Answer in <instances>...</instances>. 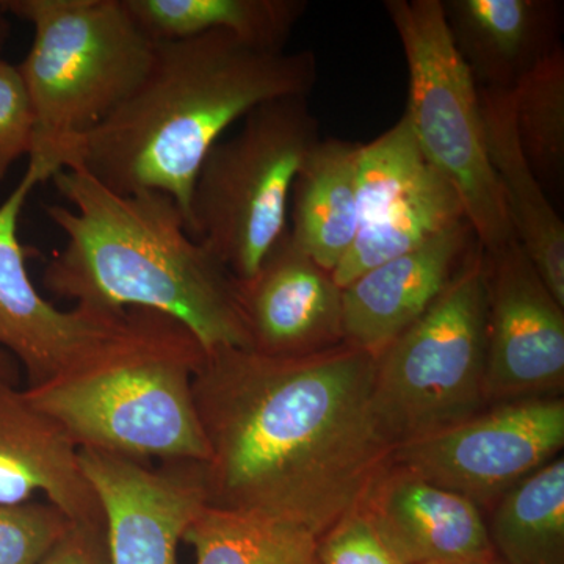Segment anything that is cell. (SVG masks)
<instances>
[{
  "label": "cell",
  "mask_w": 564,
  "mask_h": 564,
  "mask_svg": "<svg viewBox=\"0 0 564 564\" xmlns=\"http://www.w3.org/2000/svg\"><path fill=\"white\" fill-rule=\"evenodd\" d=\"M52 181L69 204L44 207L66 239L44 269L52 295L99 313L158 311L184 323L204 350H250L239 280L193 239L172 196L118 193L77 169Z\"/></svg>",
  "instance_id": "3957f363"
},
{
  "label": "cell",
  "mask_w": 564,
  "mask_h": 564,
  "mask_svg": "<svg viewBox=\"0 0 564 564\" xmlns=\"http://www.w3.org/2000/svg\"><path fill=\"white\" fill-rule=\"evenodd\" d=\"M377 358L348 344L302 356L204 350L193 377L212 507L303 527L317 540L361 508L392 462L373 406Z\"/></svg>",
  "instance_id": "6da1fadb"
},
{
  "label": "cell",
  "mask_w": 564,
  "mask_h": 564,
  "mask_svg": "<svg viewBox=\"0 0 564 564\" xmlns=\"http://www.w3.org/2000/svg\"><path fill=\"white\" fill-rule=\"evenodd\" d=\"M20 369L18 362L9 355V352L0 350V378L17 386L20 381Z\"/></svg>",
  "instance_id": "f1b7e54d"
},
{
  "label": "cell",
  "mask_w": 564,
  "mask_h": 564,
  "mask_svg": "<svg viewBox=\"0 0 564 564\" xmlns=\"http://www.w3.org/2000/svg\"><path fill=\"white\" fill-rule=\"evenodd\" d=\"M486 150L516 240L564 306V223L530 169L514 128L511 90L478 87Z\"/></svg>",
  "instance_id": "ac0fdd59"
},
{
  "label": "cell",
  "mask_w": 564,
  "mask_h": 564,
  "mask_svg": "<svg viewBox=\"0 0 564 564\" xmlns=\"http://www.w3.org/2000/svg\"><path fill=\"white\" fill-rule=\"evenodd\" d=\"M440 564H505L502 560L497 558V555L492 556H484V558H473V560H459V562H448V563H440Z\"/></svg>",
  "instance_id": "4dcf8cb0"
},
{
  "label": "cell",
  "mask_w": 564,
  "mask_h": 564,
  "mask_svg": "<svg viewBox=\"0 0 564 564\" xmlns=\"http://www.w3.org/2000/svg\"><path fill=\"white\" fill-rule=\"evenodd\" d=\"M39 492L74 524L104 527L79 447L24 391L0 378V505L32 502Z\"/></svg>",
  "instance_id": "2e32d148"
},
{
  "label": "cell",
  "mask_w": 564,
  "mask_h": 564,
  "mask_svg": "<svg viewBox=\"0 0 564 564\" xmlns=\"http://www.w3.org/2000/svg\"><path fill=\"white\" fill-rule=\"evenodd\" d=\"M0 11L33 28L31 51L18 68L35 115L29 165L46 182L61 172L69 144L139 88L155 41L124 0H0Z\"/></svg>",
  "instance_id": "5b68a950"
},
{
  "label": "cell",
  "mask_w": 564,
  "mask_h": 564,
  "mask_svg": "<svg viewBox=\"0 0 564 564\" xmlns=\"http://www.w3.org/2000/svg\"><path fill=\"white\" fill-rule=\"evenodd\" d=\"M40 564H110L106 529L73 524Z\"/></svg>",
  "instance_id": "83f0119b"
},
{
  "label": "cell",
  "mask_w": 564,
  "mask_h": 564,
  "mask_svg": "<svg viewBox=\"0 0 564 564\" xmlns=\"http://www.w3.org/2000/svg\"><path fill=\"white\" fill-rule=\"evenodd\" d=\"M102 508L110 564H180L177 551L207 502L203 463H148L79 448Z\"/></svg>",
  "instance_id": "8fae6325"
},
{
  "label": "cell",
  "mask_w": 564,
  "mask_h": 564,
  "mask_svg": "<svg viewBox=\"0 0 564 564\" xmlns=\"http://www.w3.org/2000/svg\"><path fill=\"white\" fill-rule=\"evenodd\" d=\"M463 204L443 174L434 173L417 191L359 228L350 250L333 272L340 289L381 263L422 247L458 223Z\"/></svg>",
  "instance_id": "44dd1931"
},
{
  "label": "cell",
  "mask_w": 564,
  "mask_h": 564,
  "mask_svg": "<svg viewBox=\"0 0 564 564\" xmlns=\"http://www.w3.org/2000/svg\"><path fill=\"white\" fill-rule=\"evenodd\" d=\"M73 524L51 503L0 505V564H40Z\"/></svg>",
  "instance_id": "d4e9b609"
},
{
  "label": "cell",
  "mask_w": 564,
  "mask_h": 564,
  "mask_svg": "<svg viewBox=\"0 0 564 564\" xmlns=\"http://www.w3.org/2000/svg\"><path fill=\"white\" fill-rule=\"evenodd\" d=\"M35 115L18 66L0 58V181L22 158H31Z\"/></svg>",
  "instance_id": "484cf974"
},
{
  "label": "cell",
  "mask_w": 564,
  "mask_h": 564,
  "mask_svg": "<svg viewBox=\"0 0 564 564\" xmlns=\"http://www.w3.org/2000/svg\"><path fill=\"white\" fill-rule=\"evenodd\" d=\"M184 543L196 564H318V540L303 527L251 511L207 505Z\"/></svg>",
  "instance_id": "603a6c76"
},
{
  "label": "cell",
  "mask_w": 564,
  "mask_h": 564,
  "mask_svg": "<svg viewBox=\"0 0 564 564\" xmlns=\"http://www.w3.org/2000/svg\"><path fill=\"white\" fill-rule=\"evenodd\" d=\"M477 239L462 221L343 289L344 343L378 358L443 293Z\"/></svg>",
  "instance_id": "9a60e30c"
},
{
  "label": "cell",
  "mask_w": 564,
  "mask_h": 564,
  "mask_svg": "<svg viewBox=\"0 0 564 564\" xmlns=\"http://www.w3.org/2000/svg\"><path fill=\"white\" fill-rule=\"evenodd\" d=\"M239 302L252 351L302 356L344 344L343 289L289 228L258 273L239 281Z\"/></svg>",
  "instance_id": "4fadbf2b"
},
{
  "label": "cell",
  "mask_w": 564,
  "mask_h": 564,
  "mask_svg": "<svg viewBox=\"0 0 564 564\" xmlns=\"http://www.w3.org/2000/svg\"><path fill=\"white\" fill-rule=\"evenodd\" d=\"M563 447V395L534 397L492 404L467 421L399 445L392 463L484 510Z\"/></svg>",
  "instance_id": "9c48e42d"
},
{
  "label": "cell",
  "mask_w": 564,
  "mask_h": 564,
  "mask_svg": "<svg viewBox=\"0 0 564 564\" xmlns=\"http://www.w3.org/2000/svg\"><path fill=\"white\" fill-rule=\"evenodd\" d=\"M359 511L402 564L496 555L477 505L392 462L375 480Z\"/></svg>",
  "instance_id": "5bb4252c"
},
{
  "label": "cell",
  "mask_w": 564,
  "mask_h": 564,
  "mask_svg": "<svg viewBox=\"0 0 564 564\" xmlns=\"http://www.w3.org/2000/svg\"><path fill=\"white\" fill-rule=\"evenodd\" d=\"M359 150L361 143L321 140L293 182L289 232L329 272L343 261L359 231Z\"/></svg>",
  "instance_id": "d6986e66"
},
{
  "label": "cell",
  "mask_w": 564,
  "mask_h": 564,
  "mask_svg": "<svg viewBox=\"0 0 564 564\" xmlns=\"http://www.w3.org/2000/svg\"><path fill=\"white\" fill-rule=\"evenodd\" d=\"M516 133L530 169L551 191L564 174V51L541 58L511 90Z\"/></svg>",
  "instance_id": "cb8c5ba5"
},
{
  "label": "cell",
  "mask_w": 564,
  "mask_h": 564,
  "mask_svg": "<svg viewBox=\"0 0 564 564\" xmlns=\"http://www.w3.org/2000/svg\"><path fill=\"white\" fill-rule=\"evenodd\" d=\"M317 76L313 52L258 50L231 33L158 41L139 88L69 144L62 170L118 193H165L187 223L196 174L223 133L263 102L310 96Z\"/></svg>",
  "instance_id": "7a4b0ae2"
},
{
  "label": "cell",
  "mask_w": 564,
  "mask_h": 564,
  "mask_svg": "<svg viewBox=\"0 0 564 564\" xmlns=\"http://www.w3.org/2000/svg\"><path fill=\"white\" fill-rule=\"evenodd\" d=\"M406 58L404 113L426 161L454 187L486 254L518 242L486 150L478 85L456 50L443 0H386Z\"/></svg>",
  "instance_id": "ba28073f"
},
{
  "label": "cell",
  "mask_w": 564,
  "mask_h": 564,
  "mask_svg": "<svg viewBox=\"0 0 564 564\" xmlns=\"http://www.w3.org/2000/svg\"><path fill=\"white\" fill-rule=\"evenodd\" d=\"M43 177L29 165L20 184L0 204V350L28 375V388L46 383L80 358L113 328L121 314L47 302L29 276L31 248L21 243L18 225L24 204Z\"/></svg>",
  "instance_id": "7c38bea8"
},
{
  "label": "cell",
  "mask_w": 564,
  "mask_h": 564,
  "mask_svg": "<svg viewBox=\"0 0 564 564\" xmlns=\"http://www.w3.org/2000/svg\"><path fill=\"white\" fill-rule=\"evenodd\" d=\"M486 259V403L563 395L564 306L518 242Z\"/></svg>",
  "instance_id": "30bf717a"
},
{
  "label": "cell",
  "mask_w": 564,
  "mask_h": 564,
  "mask_svg": "<svg viewBox=\"0 0 564 564\" xmlns=\"http://www.w3.org/2000/svg\"><path fill=\"white\" fill-rule=\"evenodd\" d=\"M10 22L9 17H7L3 11H0V51L6 46L7 40L10 36Z\"/></svg>",
  "instance_id": "f546056e"
},
{
  "label": "cell",
  "mask_w": 564,
  "mask_h": 564,
  "mask_svg": "<svg viewBox=\"0 0 564 564\" xmlns=\"http://www.w3.org/2000/svg\"><path fill=\"white\" fill-rule=\"evenodd\" d=\"M488 259L475 242L443 293L377 358L373 406L395 451L488 408Z\"/></svg>",
  "instance_id": "52a82bcc"
},
{
  "label": "cell",
  "mask_w": 564,
  "mask_h": 564,
  "mask_svg": "<svg viewBox=\"0 0 564 564\" xmlns=\"http://www.w3.org/2000/svg\"><path fill=\"white\" fill-rule=\"evenodd\" d=\"M203 358V344L184 323L128 310L68 369L24 392L79 448L204 464L209 451L193 397Z\"/></svg>",
  "instance_id": "277c9868"
},
{
  "label": "cell",
  "mask_w": 564,
  "mask_h": 564,
  "mask_svg": "<svg viewBox=\"0 0 564 564\" xmlns=\"http://www.w3.org/2000/svg\"><path fill=\"white\" fill-rule=\"evenodd\" d=\"M488 525L505 564H564V458L529 475L494 505Z\"/></svg>",
  "instance_id": "7402d4cb"
},
{
  "label": "cell",
  "mask_w": 564,
  "mask_h": 564,
  "mask_svg": "<svg viewBox=\"0 0 564 564\" xmlns=\"http://www.w3.org/2000/svg\"><path fill=\"white\" fill-rule=\"evenodd\" d=\"M307 96L254 107L231 139L204 159L193 184L187 229L239 281L258 273L288 231L296 174L321 141Z\"/></svg>",
  "instance_id": "8992f818"
},
{
  "label": "cell",
  "mask_w": 564,
  "mask_h": 564,
  "mask_svg": "<svg viewBox=\"0 0 564 564\" xmlns=\"http://www.w3.org/2000/svg\"><path fill=\"white\" fill-rule=\"evenodd\" d=\"M317 555L318 564H402L361 511L321 538Z\"/></svg>",
  "instance_id": "4316f807"
},
{
  "label": "cell",
  "mask_w": 564,
  "mask_h": 564,
  "mask_svg": "<svg viewBox=\"0 0 564 564\" xmlns=\"http://www.w3.org/2000/svg\"><path fill=\"white\" fill-rule=\"evenodd\" d=\"M445 20L480 88L513 90L558 46V3L549 0H448Z\"/></svg>",
  "instance_id": "e0dca14e"
},
{
  "label": "cell",
  "mask_w": 564,
  "mask_h": 564,
  "mask_svg": "<svg viewBox=\"0 0 564 564\" xmlns=\"http://www.w3.org/2000/svg\"><path fill=\"white\" fill-rule=\"evenodd\" d=\"M126 9L152 41L231 33L263 51H284L307 10L304 0H124Z\"/></svg>",
  "instance_id": "ffe728a7"
}]
</instances>
